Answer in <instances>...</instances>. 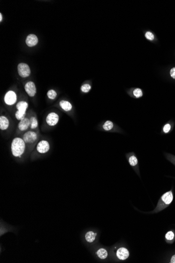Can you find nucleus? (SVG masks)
Masks as SVG:
<instances>
[{
	"mask_svg": "<svg viewBox=\"0 0 175 263\" xmlns=\"http://www.w3.org/2000/svg\"><path fill=\"white\" fill-rule=\"evenodd\" d=\"M12 154L14 157L21 158L26 149V144L23 139L20 138H15L11 143Z\"/></svg>",
	"mask_w": 175,
	"mask_h": 263,
	"instance_id": "f257e3e1",
	"label": "nucleus"
},
{
	"mask_svg": "<svg viewBox=\"0 0 175 263\" xmlns=\"http://www.w3.org/2000/svg\"><path fill=\"white\" fill-rule=\"evenodd\" d=\"M173 200V195L172 191L164 193L159 200L157 206L155 209L153 211V213H156L167 208L172 203Z\"/></svg>",
	"mask_w": 175,
	"mask_h": 263,
	"instance_id": "f03ea898",
	"label": "nucleus"
},
{
	"mask_svg": "<svg viewBox=\"0 0 175 263\" xmlns=\"http://www.w3.org/2000/svg\"><path fill=\"white\" fill-rule=\"evenodd\" d=\"M28 103L24 101H20L17 105V111L15 113V117L18 120H21L25 118L26 110L28 108Z\"/></svg>",
	"mask_w": 175,
	"mask_h": 263,
	"instance_id": "7ed1b4c3",
	"label": "nucleus"
},
{
	"mask_svg": "<svg viewBox=\"0 0 175 263\" xmlns=\"http://www.w3.org/2000/svg\"><path fill=\"white\" fill-rule=\"evenodd\" d=\"M17 70L19 75L23 78L28 77L31 74V69L29 66L25 63L18 64Z\"/></svg>",
	"mask_w": 175,
	"mask_h": 263,
	"instance_id": "20e7f679",
	"label": "nucleus"
},
{
	"mask_svg": "<svg viewBox=\"0 0 175 263\" xmlns=\"http://www.w3.org/2000/svg\"><path fill=\"white\" fill-rule=\"evenodd\" d=\"M4 99L7 105L9 106L14 105L17 100V94L12 90H10L5 94Z\"/></svg>",
	"mask_w": 175,
	"mask_h": 263,
	"instance_id": "39448f33",
	"label": "nucleus"
},
{
	"mask_svg": "<svg viewBox=\"0 0 175 263\" xmlns=\"http://www.w3.org/2000/svg\"><path fill=\"white\" fill-rule=\"evenodd\" d=\"M37 139V135L34 131H27L23 135V139L25 144H32L34 143Z\"/></svg>",
	"mask_w": 175,
	"mask_h": 263,
	"instance_id": "423d86ee",
	"label": "nucleus"
},
{
	"mask_svg": "<svg viewBox=\"0 0 175 263\" xmlns=\"http://www.w3.org/2000/svg\"><path fill=\"white\" fill-rule=\"evenodd\" d=\"M36 149L39 154H46L50 149V144L49 142L46 140H41L39 141L37 145Z\"/></svg>",
	"mask_w": 175,
	"mask_h": 263,
	"instance_id": "0eeeda50",
	"label": "nucleus"
},
{
	"mask_svg": "<svg viewBox=\"0 0 175 263\" xmlns=\"http://www.w3.org/2000/svg\"><path fill=\"white\" fill-rule=\"evenodd\" d=\"M116 256L119 260H125L129 256V252L127 248L124 247H121L118 248L116 250Z\"/></svg>",
	"mask_w": 175,
	"mask_h": 263,
	"instance_id": "6e6552de",
	"label": "nucleus"
},
{
	"mask_svg": "<svg viewBox=\"0 0 175 263\" xmlns=\"http://www.w3.org/2000/svg\"><path fill=\"white\" fill-rule=\"evenodd\" d=\"M46 123L49 126H54L59 121V116L56 113H51L46 117Z\"/></svg>",
	"mask_w": 175,
	"mask_h": 263,
	"instance_id": "1a4fd4ad",
	"label": "nucleus"
},
{
	"mask_svg": "<svg viewBox=\"0 0 175 263\" xmlns=\"http://www.w3.org/2000/svg\"><path fill=\"white\" fill-rule=\"evenodd\" d=\"M25 90L30 97H34L36 93V88L33 82H28L25 85Z\"/></svg>",
	"mask_w": 175,
	"mask_h": 263,
	"instance_id": "9d476101",
	"label": "nucleus"
},
{
	"mask_svg": "<svg viewBox=\"0 0 175 263\" xmlns=\"http://www.w3.org/2000/svg\"><path fill=\"white\" fill-rule=\"evenodd\" d=\"M38 42V38L34 34H30L27 36L26 39V43L29 47H33L37 45Z\"/></svg>",
	"mask_w": 175,
	"mask_h": 263,
	"instance_id": "9b49d317",
	"label": "nucleus"
},
{
	"mask_svg": "<svg viewBox=\"0 0 175 263\" xmlns=\"http://www.w3.org/2000/svg\"><path fill=\"white\" fill-rule=\"evenodd\" d=\"M30 126H31L30 120L28 119V118H23L21 120H20V123L18 124V129L22 131L26 130Z\"/></svg>",
	"mask_w": 175,
	"mask_h": 263,
	"instance_id": "f8f14e48",
	"label": "nucleus"
},
{
	"mask_svg": "<svg viewBox=\"0 0 175 263\" xmlns=\"http://www.w3.org/2000/svg\"><path fill=\"white\" fill-rule=\"evenodd\" d=\"M97 235V233L90 230L85 233V240L87 242H88L89 243H91L95 240Z\"/></svg>",
	"mask_w": 175,
	"mask_h": 263,
	"instance_id": "ddd939ff",
	"label": "nucleus"
},
{
	"mask_svg": "<svg viewBox=\"0 0 175 263\" xmlns=\"http://www.w3.org/2000/svg\"><path fill=\"white\" fill-rule=\"evenodd\" d=\"M9 126V121L5 116H1L0 117V129L2 130H7Z\"/></svg>",
	"mask_w": 175,
	"mask_h": 263,
	"instance_id": "4468645a",
	"label": "nucleus"
},
{
	"mask_svg": "<svg viewBox=\"0 0 175 263\" xmlns=\"http://www.w3.org/2000/svg\"><path fill=\"white\" fill-rule=\"evenodd\" d=\"M96 254H97V256L101 260H102L106 259L108 256V252L106 250V249L104 248H99L96 252Z\"/></svg>",
	"mask_w": 175,
	"mask_h": 263,
	"instance_id": "2eb2a0df",
	"label": "nucleus"
},
{
	"mask_svg": "<svg viewBox=\"0 0 175 263\" xmlns=\"http://www.w3.org/2000/svg\"><path fill=\"white\" fill-rule=\"evenodd\" d=\"M60 106L62 109L66 111H70L72 109V105L69 101H66V100H61L59 103Z\"/></svg>",
	"mask_w": 175,
	"mask_h": 263,
	"instance_id": "dca6fc26",
	"label": "nucleus"
},
{
	"mask_svg": "<svg viewBox=\"0 0 175 263\" xmlns=\"http://www.w3.org/2000/svg\"><path fill=\"white\" fill-rule=\"evenodd\" d=\"M129 162L132 167H135L138 164V160L135 155H131L129 158Z\"/></svg>",
	"mask_w": 175,
	"mask_h": 263,
	"instance_id": "f3484780",
	"label": "nucleus"
},
{
	"mask_svg": "<svg viewBox=\"0 0 175 263\" xmlns=\"http://www.w3.org/2000/svg\"><path fill=\"white\" fill-rule=\"evenodd\" d=\"M113 127V123L112 121L108 120L103 125V128L105 131H110Z\"/></svg>",
	"mask_w": 175,
	"mask_h": 263,
	"instance_id": "a211bd4d",
	"label": "nucleus"
},
{
	"mask_svg": "<svg viewBox=\"0 0 175 263\" xmlns=\"http://www.w3.org/2000/svg\"><path fill=\"white\" fill-rule=\"evenodd\" d=\"M30 123H31V128L32 129H35L38 127V121L35 117H32L30 119Z\"/></svg>",
	"mask_w": 175,
	"mask_h": 263,
	"instance_id": "6ab92c4d",
	"label": "nucleus"
},
{
	"mask_svg": "<svg viewBox=\"0 0 175 263\" xmlns=\"http://www.w3.org/2000/svg\"><path fill=\"white\" fill-rule=\"evenodd\" d=\"M47 96L51 99H54L57 96V93L54 90H49L47 93Z\"/></svg>",
	"mask_w": 175,
	"mask_h": 263,
	"instance_id": "aec40b11",
	"label": "nucleus"
},
{
	"mask_svg": "<svg viewBox=\"0 0 175 263\" xmlns=\"http://www.w3.org/2000/svg\"><path fill=\"white\" fill-rule=\"evenodd\" d=\"M165 238L167 240H173L175 238L174 233L172 231H169L166 234Z\"/></svg>",
	"mask_w": 175,
	"mask_h": 263,
	"instance_id": "412c9836",
	"label": "nucleus"
},
{
	"mask_svg": "<svg viewBox=\"0 0 175 263\" xmlns=\"http://www.w3.org/2000/svg\"><path fill=\"white\" fill-rule=\"evenodd\" d=\"M91 89V87L89 84H84L81 87V90L85 93H88Z\"/></svg>",
	"mask_w": 175,
	"mask_h": 263,
	"instance_id": "4be33fe9",
	"label": "nucleus"
},
{
	"mask_svg": "<svg viewBox=\"0 0 175 263\" xmlns=\"http://www.w3.org/2000/svg\"><path fill=\"white\" fill-rule=\"evenodd\" d=\"M133 94L136 98H139L143 96L142 91L141 89H136L133 91Z\"/></svg>",
	"mask_w": 175,
	"mask_h": 263,
	"instance_id": "5701e85b",
	"label": "nucleus"
},
{
	"mask_svg": "<svg viewBox=\"0 0 175 263\" xmlns=\"http://www.w3.org/2000/svg\"><path fill=\"white\" fill-rule=\"evenodd\" d=\"M145 37L148 40L152 41L154 39V35L151 32H147L145 34Z\"/></svg>",
	"mask_w": 175,
	"mask_h": 263,
	"instance_id": "b1692460",
	"label": "nucleus"
},
{
	"mask_svg": "<svg viewBox=\"0 0 175 263\" xmlns=\"http://www.w3.org/2000/svg\"><path fill=\"white\" fill-rule=\"evenodd\" d=\"M170 129H171V126H170V124H165V125L164 126V128H163V130H164V133H168L169 131L170 130Z\"/></svg>",
	"mask_w": 175,
	"mask_h": 263,
	"instance_id": "393cba45",
	"label": "nucleus"
},
{
	"mask_svg": "<svg viewBox=\"0 0 175 263\" xmlns=\"http://www.w3.org/2000/svg\"><path fill=\"white\" fill-rule=\"evenodd\" d=\"M170 74L171 77L175 79V67H173V68L171 69L170 71Z\"/></svg>",
	"mask_w": 175,
	"mask_h": 263,
	"instance_id": "a878e982",
	"label": "nucleus"
},
{
	"mask_svg": "<svg viewBox=\"0 0 175 263\" xmlns=\"http://www.w3.org/2000/svg\"><path fill=\"white\" fill-rule=\"evenodd\" d=\"M170 263H175V254L173 255L172 257L170 258Z\"/></svg>",
	"mask_w": 175,
	"mask_h": 263,
	"instance_id": "bb28decb",
	"label": "nucleus"
},
{
	"mask_svg": "<svg viewBox=\"0 0 175 263\" xmlns=\"http://www.w3.org/2000/svg\"><path fill=\"white\" fill-rule=\"evenodd\" d=\"M2 15L1 13H0V22H2Z\"/></svg>",
	"mask_w": 175,
	"mask_h": 263,
	"instance_id": "cd10ccee",
	"label": "nucleus"
}]
</instances>
